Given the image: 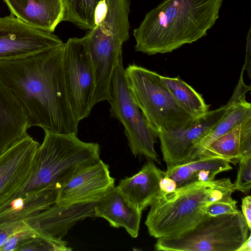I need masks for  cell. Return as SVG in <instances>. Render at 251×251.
<instances>
[{
	"label": "cell",
	"mask_w": 251,
	"mask_h": 251,
	"mask_svg": "<svg viewBox=\"0 0 251 251\" xmlns=\"http://www.w3.org/2000/svg\"><path fill=\"white\" fill-rule=\"evenodd\" d=\"M64 43L24 57L0 61V79L21 103L28 126L76 133L78 121L69 101L63 73Z\"/></svg>",
	"instance_id": "obj_1"
},
{
	"label": "cell",
	"mask_w": 251,
	"mask_h": 251,
	"mask_svg": "<svg viewBox=\"0 0 251 251\" xmlns=\"http://www.w3.org/2000/svg\"><path fill=\"white\" fill-rule=\"evenodd\" d=\"M223 0H164L133 30L135 51L169 53L200 39L215 25Z\"/></svg>",
	"instance_id": "obj_2"
},
{
	"label": "cell",
	"mask_w": 251,
	"mask_h": 251,
	"mask_svg": "<svg viewBox=\"0 0 251 251\" xmlns=\"http://www.w3.org/2000/svg\"><path fill=\"white\" fill-rule=\"evenodd\" d=\"M234 191L230 178H223L194 182L160 195L151 204L145 223L149 234L159 238L183 233L206 216V206Z\"/></svg>",
	"instance_id": "obj_3"
},
{
	"label": "cell",
	"mask_w": 251,
	"mask_h": 251,
	"mask_svg": "<svg viewBox=\"0 0 251 251\" xmlns=\"http://www.w3.org/2000/svg\"><path fill=\"white\" fill-rule=\"evenodd\" d=\"M29 176L14 199L44 189H59L74 175L100 159V146L79 139L76 133L45 130Z\"/></svg>",
	"instance_id": "obj_4"
},
{
	"label": "cell",
	"mask_w": 251,
	"mask_h": 251,
	"mask_svg": "<svg viewBox=\"0 0 251 251\" xmlns=\"http://www.w3.org/2000/svg\"><path fill=\"white\" fill-rule=\"evenodd\" d=\"M125 75L134 102L157 134L186 128L196 119L179 105L157 73L131 64Z\"/></svg>",
	"instance_id": "obj_5"
},
{
	"label": "cell",
	"mask_w": 251,
	"mask_h": 251,
	"mask_svg": "<svg viewBox=\"0 0 251 251\" xmlns=\"http://www.w3.org/2000/svg\"><path fill=\"white\" fill-rule=\"evenodd\" d=\"M250 231L242 212L206 216L195 226L175 237L157 238L156 251H237Z\"/></svg>",
	"instance_id": "obj_6"
},
{
	"label": "cell",
	"mask_w": 251,
	"mask_h": 251,
	"mask_svg": "<svg viewBox=\"0 0 251 251\" xmlns=\"http://www.w3.org/2000/svg\"><path fill=\"white\" fill-rule=\"evenodd\" d=\"M110 112L112 117L124 126L128 145L135 156L144 155L159 164V156L154 149L158 134L150 126L134 102L127 86L122 57L111 81Z\"/></svg>",
	"instance_id": "obj_7"
},
{
	"label": "cell",
	"mask_w": 251,
	"mask_h": 251,
	"mask_svg": "<svg viewBox=\"0 0 251 251\" xmlns=\"http://www.w3.org/2000/svg\"><path fill=\"white\" fill-rule=\"evenodd\" d=\"M63 73L70 105L78 121L87 117L93 106L95 78L85 36L64 43Z\"/></svg>",
	"instance_id": "obj_8"
},
{
	"label": "cell",
	"mask_w": 251,
	"mask_h": 251,
	"mask_svg": "<svg viewBox=\"0 0 251 251\" xmlns=\"http://www.w3.org/2000/svg\"><path fill=\"white\" fill-rule=\"evenodd\" d=\"M63 44L52 32L28 25L12 14L0 18V61L24 57Z\"/></svg>",
	"instance_id": "obj_9"
},
{
	"label": "cell",
	"mask_w": 251,
	"mask_h": 251,
	"mask_svg": "<svg viewBox=\"0 0 251 251\" xmlns=\"http://www.w3.org/2000/svg\"><path fill=\"white\" fill-rule=\"evenodd\" d=\"M228 104L209 111L198 117L189 126L177 130L158 134L164 161L167 167L181 164L192 160L194 147L222 119Z\"/></svg>",
	"instance_id": "obj_10"
},
{
	"label": "cell",
	"mask_w": 251,
	"mask_h": 251,
	"mask_svg": "<svg viewBox=\"0 0 251 251\" xmlns=\"http://www.w3.org/2000/svg\"><path fill=\"white\" fill-rule=\"evenodd\" d=\"M40 144L27 134L0 155V209L27 180Z\"/></svg>",
	"instance_id": "obj_11"
},
{
	"label": "cell",
	"mask_w": 251,
	"mask_h": 251,
	"mask_svg": "<svg viewBox=\"0 0 251 251\" xmlns=\"http://www.w3.org/2000/svg\"><path fill=\"white\" fill-rule=\"evenodd\" d=\"M108 165L100 159L74 175L58 191L56 202L74 204L98 201L115 187Z\"/></svg>",
	"instance_id": "obj_12"
},
{
	"label": "cell",
	"mask_w": 251,
	"mask_h": 251,
	"mask_svg": "<svg viewBox=\"0 0 251 251\" xmlns=\"http://www.w3.org/2000/svg\"><path fill=\"white\" fill-rule=\"evenodd\" d=\"M97 202L71 205L55 203L25 222L36 230L61 239L77 222L94 216Z\"/></svg>",
	"instance_id": "obj_13"
},
{
	"label": "cell",
	"mask_w": 251,
	"mask_h": 251,
	"mask_svg": "<svg viewBox=\"0 0 251 251\" xmlns=\"http://www.w3.org/2000/svg\"><path fill=\"white\" fill-rule=\"evenodd\" d=\"M12 14L25 23L53 32L63 21V0H3Z\"/></svg>",
	"instance_id": "obj_14"
},
{
	"label": "cell",
	"mask_w": 251,
	"mask_h": 251,
	"mask_svg": "<svg viewBox=\"0 0 251 251\" xmlns=\"http://www.w3.org/2000/svg\"><path fill=\"white\" fill-rule=\"evenodd\" d=\"M28 128L25 110L0 79V155L26 136Z\"/></svg>",
	"instance_id": "obj_15"
},
{
	"label": "cell",
	"mask_w": 251,
	"mask_h": 251,
	"mask_svg": "<svg viewBox=\"0 0 251 251\" xmlns=\"http://www.w3.org/2000/svg\"><path fill=\"white\" fill-rule=\"evenodd\" d=\"M141 213L117 186L97 201L94 207L95 217L105 219L112 227H124L133 238L138 235Z\"/></svg>",
	"instance_id": "obj_16"
},
{
	"label": "cell",
	"mask_w": 251,
	"mask_h": 251,
	"mask_svg": "<svg viewBox=\"0 0 251 251\" xmlns=\"http://www.w3.org/2000/svg\"><path fill=\"white\" fill-rule=\"evenodd\" d=\"M165 172L148 161L132 176L121 180L117 187L141 212L161 195L160 180Z\"/></svg>",
	"instance_id": "obj_17"
},
{
	"label": "cell",
	"mask_w": 251,
	"mask_h": 251,
	"mask_svg": "<svg viewBox=\"0 0 251 251\" xmlns=\"http://www.w3.org/2000/svg\"><path fill=\"white\" fill-rule=\"evenodd\" d=\"M230 163L218 156H200L181 164L167 167L165 176L175 181L176 188L198 181H211L218 174L232 169Z\"/></svg>",
	"instance_id": "obj_18"
},
{
	"label": "cell",
	"mask_w": 251,
	"mask_h": 251,
	"mask_svg": "<svg viewBox=\"0 0 251 251\" xmlns=\"http://www.w3.org/2000/svg\"><path fill=\"white\" fill-rule=\"evenodd\" d=\"M211 156L225 158L232 163L251 156V119L237 124L216 139L197 158Z\"/></svg>",
	"instance_id": "obj_19"
},
{
	"label": "cell",
	"mask_w": 251,
	"mask_h": 251,
	"mask_svg": "<svg viewBox=\"0 0 251 251\" xmlns=\"http://www.w3.org/2000/svg\"><path fill=\"white\" fill-rule=\"evenodd\" d=\"M58 188L50 187L16 197L0 209V225L25 221L56 202Z\"/></svg>",
	"instance_id": "obj_20"
},
{
	"label": "cell",
	"mask_w": 251,
	"mask_h": 251,
	"mask_svg": "<svg viewBox=\"0 0 251 251\" xmlns=\"http://www.w3.org/2000/svg\"><path fill=\"white\" fill-rule=\"evenodd\" d=\"M227 103L228 106L224 116L195 145L192 160L196 159L216 139L237 124L251 119V104L246 100L228 101Z\"/></svg>",
	"instance_id": "obj_21"
},
{
	"label": "cell",
	"mask_w": 251,
	"mask_h": 251,
	"mask_svg": "<svg viewBox=\"0 0 251 251\" xmlns=\"http://www.w3.org/2000/svg\"><path fill=\"white\" fill-rule=\"evenodd\" d=\"M160 79L179 105L193 118H197L209 111L201 95L179 77L160 75Z\"/></svg>",
	"instance_id": "obj_22"
},
{
	"label": "cell",
	"mask_w": 251,
	"mask_h": 251,
	"mask_svg": "<svg viewBox=\"0 0 251 251\" xmlns=\"http://www.w3.org/2000/svg\"><path fill=\"white\" fill-rule=\"evenodd\" d=\"M63 21L71 22L79 28L91 30L96 25V15L104 0H63Z\"/></svg>",
	"instance_id": "obj_23"
},
{
	"label": "cell",
	"mask_w": 251,
	"mask_h": 251,
	"mask_svg": "<svg viewBox=\"0 0 251 251\" xmlns=\"http://www.w3.org/2000/svg\"><path fill=\"white\" fill-rule=\"evenodd\" d=\"M72 249L67 246V242L61 239L51 236L40 231L22 244L17 251H70Z\"/></svg>",
	"instance_id": "obj_24"
},
{
	"label": "cell",
	"mask_w": 251,
	"mask_h": 251,
	"mask_svg": "<svg viewBox=\"0 0 251 251\" xmlns=\"http://www.w3.org/2000/svg\"><path fill=\"white\" fill-rule=\"evenodd\" d=\"M237 202L232 198L231 195H228L208 205L204 208L203 212L209 217L235 213L239 211Z\"/></svg>",
	"instance_id": "obj_25"
},
{
	"label": "cell",
	"mask_w": 251,
	"mask_h": 251,
	"mask_svg": "<svg viewBox=\"0 0 251 251\" xmlns=\"http://www.w3.org/2000/svg\"><path fill=\"white\" fill-rule=\"evenodd\" d=\"M40 233V231L32 228L28 224L25 227L10 236L0 247V251H17L22 244Z\"/></svg>",
	"instance_id": "obj_26"
},
{
	"label": "cell",
	"mask_w": 251,
	"mask_h": 251,
	"mask_svg": "<svg viewBox=\"0 0 251 251\" xmlns=\"http://www.w3.org/2000/svg\"><path fill=\"white\" fill-rule=\"evenodd\" d=\"M235 190L248 193L251 188V156L239 161V168L236 179L233 183Z\"/></svg>",
	"instance_id": "obj_27"
},
{
	"label": "cell",
	"mask_w": 251,
	"mask_h": 251,
	"mask_svg": "<svg viewBox=\"0 0 251 251\" xmlns=\"http://www.w3.org/2000/svg\"><path fill=\"white\" fill-rule=\"evenodd\" d=\"M27 225L28 224L25 221L0 225V247L10 236Z\"/></svg>",
	"instance_id": "obj_28"
},
{
	"label": "cell",
	"mask_w": 251,
	"mask_h": 251,
	"mask_svg": "<svg viewBox=\"0 0 251 251\" xmlns=\"http://www.w3.org/2000/svg\"><path fill=\"white\" fill-rule=\"evenodd\" d=\"M247 71L249 77L251 76V27H250L247 37L246 48L245 62L243 68Z\"/></svg>",
	"instance_id": "obj_29"
},
{
	"label": "cell",
	"mask_w": 251,
	"mask_h": 251,
	"mask_svg": "<svg viewBox=\"0 0 251 251\" xmlns=\"http://www.w3.org/2000/svg\"><path fill=\"white\" fill-rule=\"evenodd\" d=\"M242 214L244 216L248 227L251 229V197L248 196L242 199Z\"/></svg>",
	"instance_id": "obj_30"
},
{
	"label": "cell",
	"mask_w": 251,
	"mask_h": 251,
	"mask_svg": "<svg viewBox=\"0 0 251 251\" xmlns=\"http://www.w3.org/2000/svg\"><path fill=\"white\" fill-rule=\"evenodd\" d=\"M161 195L174 191L176 189V184L172 178L164 176L160 181L159 183Z\"/></svg>",
	"instance_id": "obj_31"
},
{
	"label": "cell",
	"mask_w": 251,
	"mask_h": 251,
	"mask_svg": "<svg viewBox=\"0 0 251 251\" xmlns=\"http://www.w3.org/2000/svg\"><path fill=\"white\" fill-rule=\"evenodd\" d=\"M237 251H251V236L249 235V237L242 244Z\"/></svg>",
	"instance_id": "obj_32"
}]
</instances>
